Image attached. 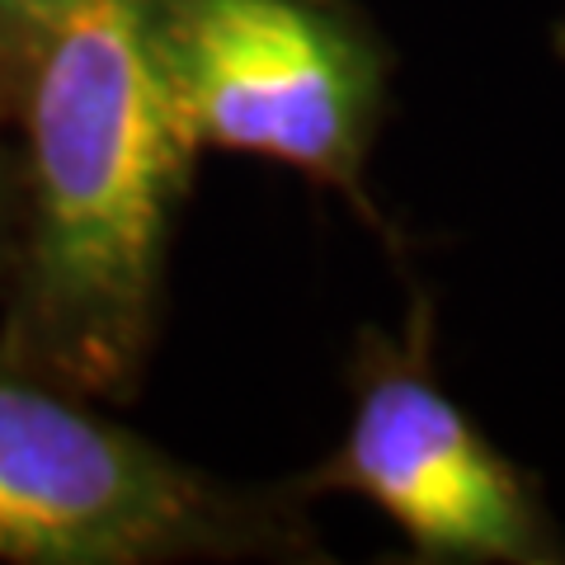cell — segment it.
Wrapping results in <instances>:
<instances>
[{"label":"cell","mask_w":565,"mask_h":565,"mask_svg":"<svg viewBox=\"0 0 565 565\" xmlns=\"http://www.w3.org/2000/svg\"><path fill=\"white\" fill-rule=\"evenodd\" d=\"M137 29L193 151H241L349 199L392 99L396 52L359 0H137Z\"/></svg>","instance_id":"obj_3"},{"label":"cell","mask_w":565,"mask_h":565,"mask_svg":"<svg viewBox=\"0 0 565 565\" xmlns=\"http://www.w3.org/2000/svg\"><path fill=\"white\" fill-rule=\"evenodd\" d=\"M556 47H561V57H565V20H561V29H556Z\"/></svg>","instance_id":"obj_7"},{"label":"cell","mask_w":565,"mask_h":565,"mask_svg":"<svg viewBox=\"0 0 565 565\" xmlns=\"http://www.w3.org/2000/svg\"><path fill=\"white\" fill-rule=\"evenodd\" d=\"M326 561L292 481L241 486L0 353V565Z\"/></svg>","instance_id":"obj_2"},{"label":"cell","mask_w":565,"mask_h":565,"mask_svg":"<svg viewBox=\"0 0 565 565\" xmlns=\"http://www.w3.org/2000/svg\"><path fill=\"white\" fill-rule=\"evenodd\" d=\"M14 207H20V161H14V132L0 122V288L14 250Z\"/></svg>","instance_id":"obj_6"},{"label":"cell","mask_w":565,"mask_h":565,"mask_svg":"<svg viewBox=\"0 0 565 565\" xmlns=\"http://www.w3.org/2000/svg\"><path fill=\"white\" fill-rule=\"evenodd\" d=\"M20 161L0 353L95 405L132 401L166 316L174 217L199 151L137 29V0H85L10 118Z\"/></svg>","instance_id":"obj_1"},{"label":"cell","mask_w":565,"mask_h":565,"mask_svg":"<svg viewBox=\"0 0 565 565\" xmlns=\"http://www.w3.org/2000/svg\"><path fill=\"white\" fill-rule=\"evenodd\" d=\"M76 6H85V0H0V122L6 128L43 43L62 29V20Z\"/></svg>","instance_id":"obj_5"},{"label":"cell","mask_w":565,"mask_h":565,"mask_svg":"<svg viewBox=\"0 0 565 565\" xmlns=\"http://www.w3.org/2000/svg\"><path fill=\"white\" fill-rule=\"evenodd\" d=\"M349 424L321 462L288 476L302 500L359 494L401 527L415 561L561 565L565 537L514 457L490 444L434 373V316L401 334L367 326L349 353Z\"/></svg>","instance_id":"obj_4"}]
</instances>
